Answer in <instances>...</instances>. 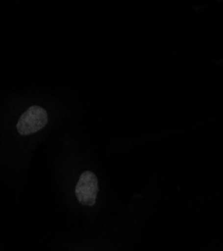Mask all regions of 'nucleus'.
<instances>
[{
  "instance_id": "1",
  "label": "nucleus",
  "mask_w": 223,
  "mask_h": 251,
  "mask_svg": "<svg viewBox=\"0 0 223 251\" xmlns=\"http://www.w3.org/2000/svg\"><path fill=\"white\" fill-rule=\"evenodd\" d=\"M49 117L45 109L38 106L30 107L20 117L17 123V131L20 135H30L42 130L48 124Z\"/></svg>"
},
{
  "instance_id": "2",
  "label": "nucleus",
  "mask_w": 223,
  "mask_h": 251,
  "mask_svg": "<svg viewBox=\"0 0 223 251\" xmlns=\"http://www.w3.org/2000/svg\"><path fill=\"white\" fill-rule=\"evenodd\" d=\"M98 190V179L93 172L86 171L80 175L75 186V196L80 204L93 206L96 203Z\"/></svg>"
}]
</instances>
